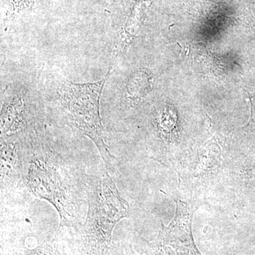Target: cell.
<instances>
[{"instance_id":"3","label":"cell","mask_w":255,"mask_h":255,"mask_svg":"<svg viewBox=\"0 0 255 255\" xmlns=\"http://www.w3.org/2000/svg\"><path fill=\"white\" fill-rule=\"evenodd\" d=\"M26 184L37 197L50 203L58 211L61 226L73 223V207L67 197L60 173L43 157L33 156L26 172Z\"/></svg>"},{"instance_id":"5","label":"cell","mask_w":255,"mask_h":255,"mask_svg":"<svg viewBox=\"0 0 255 255\" xmlns=\"http://www.w3.org/2000/svg\"><path fill=\"white\" fill-rule=\"evenodd\" d=\"M29 117V102L25 90L9 87L1 98V137H10L26 130Z\"/></svg>"},{"instance_id":"4","label":"cell","mask_w":255,"mask_h":255,"mask_svg":"<svg viewBox=\"0 0 255 255\" xmlns=\"http://www.w3.org/2000/svg\"><path fill=\"white\" fill-rule=\"evenodd\" d=\"M192 211L178 201L174 219L164 226L156 243L158 255H201L194 244L191 232Z\"/></svg>"},{"instance_id":"6","label":"cell","mask_w":255,"mask_h":255,"mask_svg":"<svg viewBox=\"0 0 255 255\" xmlns=\"http://www.w3.org/2000/svg\"><path fill=\"white\" fill-rule=\"evenodd\" d=\"M55 0H1V18L4 24L44 12Z\"/></svg>"},{"instance_id":"1","label":"cell","mask_w":255,"mask_h":255,"mask_svg":"<svg viewBox=\"0 0 255 255\" xmlns=\"http://www.w3.org/2000/svg\"><path fill=\"white\" fill-rule=\"evenodd\" d=\"M109 75L100 81L86 83L60 80L55 87V105L73 131L88 137L95 143L106 167L111 170L114 157L105 142L100 116L101 97Z\"/></svg>"},{"instance_id":"7","label":"cell","mask_w":255,"mask_h":255,"mask_svg":"<svg viewBox=\"0 0 255 255\" xmlns=\"http://www.w3.org/2000/svg\"><path fill=\"white\" fill-rule=\"evenodd\" d=\"M152 76L147 69L135 70L128 78L127 97L133 102L145 98L152 90Z\"/></svg>"},{"instance_id":"8","label":"cell","mask_w":255,"mask_h":255,"mask_svg":"<svg viewBox=\"0 0 255 255\" xmlns=\"http://www.w3.org/2000/svg\"><path fill=\"white\" fill-rule=\"evenodd\" d=\"M28 255H49V253H46V252L43 251H34L31 252V254Z\"/></svg>"},{"instance_id":"2","label":"cell","mask_w":255,"mask_h":255,"mask_svg":"<svg viewBox=\"0 0 255 255\" xmlns=\"http://www.w3.org/2000/svg\"><path fill=\"white\" fill-rule=\"evenodd\" d=\"M128 209L107 171L95 178L88 191V212L83 227L88 248L96 254H103L110 244L114 228L127 217Z\"/></svg>"}]
</instances>
